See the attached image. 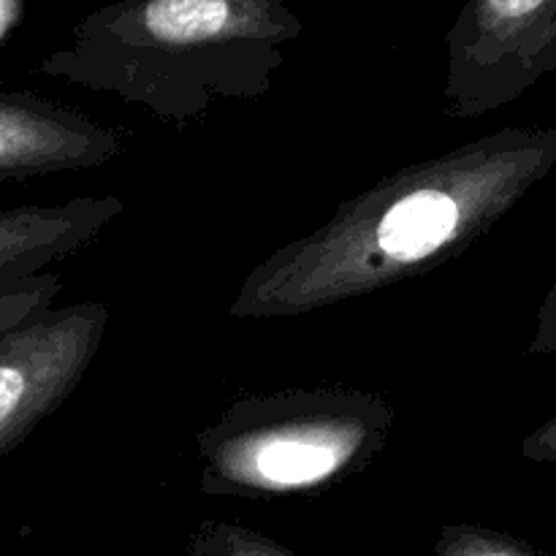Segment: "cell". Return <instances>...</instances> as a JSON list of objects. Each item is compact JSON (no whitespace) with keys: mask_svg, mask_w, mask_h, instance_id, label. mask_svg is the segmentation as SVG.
Wrapping results in <instances>:
<instances>
[{"mask_svg":"<svg viewBox=\"0 0 556 556\" xmlns=\"http://www.w3.org/2000/svg\"><path fill=\"white\" fill-rule=\"evenodd\" d=\"M556 166V123L503 128L386 174L233 293L237 320L299 318L438 269L486 237Z\"/></svg>","mask_w":556,"mask_h":556,"instance_id":"6da1fadb","label":"cell"},{"mask_svg":"<svg viewBox=\"0 0 556 556\" xmlns=\"http://www.w3.org/2000/svg\"><path fill=\"white\" fill-rule=\"evenodd\" d=\"M302 30L286 0H114L81 16L38 74L188 128L217 103L264 98Z\"/></svg>","mask_w":556,"mask_h":556,"instance_id":"7a4b0ae2","label":"cell"},{"mask_svg":"<svg viewBox=\"0 0 556 556\" xmlns=\"http://www.w3.org/2000/svg\"><path fill=\"white\" fill-rule=\"evenodd\" d=\"M394 421L383 394L353 386L237 396L195 434L199 489L244 500L320 492L367 470Z\"/></svg>","mask_w":556,"mask_h":556,"instance_id":"3957f363","label":"cell"},{"mask_svg":"<svg viewBox=\"0 0 556 556\" xmlns=\"http://www.w3.org/2000/svg\"><path fill=\"white\" fill-rule=\"evenodd\" d=\"M445 43L443 112H497L556 71V0H465Z\"/></svg>","mask_w":556,"mask_h":556,"instance_id":"277c9868","label":"cell"},{"mask_svg":"<svg viewBox=\"0 0 556 556\" xmlns=\"http://www.w3.org/2000/svg\"><path fill=\"white\" fill-rule=\"evenodd\" d=\"M106 302L43 309L0 340V459L79 386L109 329Z\"/></svg>","mask_w":556,"mask_h":556,"instance_id":"5b68a950","label":"cell"},{"mask_svg":"<svg viewBox=\"0 0 556 556\" xmlns=\"http://www.w3.org/2000/svg\"><path fill=\"white\" fill-rule=\"evenodd\" d=\"M130 141L123 128L36 92L0 90V182L106 166L130 150Z\"/></svg>","mask_w":556,"mask_h":556,"instance_id":"8992f818","label":"cell"},{"mask_svg":"<svg viewBox=\"0 0 556 556\" xmlns=\"http://www.w3.org/2000/svg\"><path fill=\"white\" fill-rule=\"evenodd\" d=\"M123 210L117 195H79L52 206L0 210V288L41 275L43 266L79 253Z\"/></svg>","mask_w":556,"mask_h":556,"instance_id":"52a82bcc","label":"cell"},{"mask_svg":"<svg viewBox=\"0 0 556 556\" xmlns=\"http://www.w3.org/2000/svg\"><path fill=\"white\" fill-rule=\"evenodd\" d=\"M188 556H296L261 532L242 525L206 519L190 535Z\"/></svg>","mask_w":556,"mask_h":556,"instance_id":"ba28073f","label":"cell"},{"mask_svg":"<svg viewBox=\"0 0 556 556\" xmlns=\"http://www.w3.org/2000/svg\"><path fill=\"white\" fill-rule=\"evenodd\" d=\"M432 556H541L525 541L476 525H445Z\"/></svg>","mask_w":556,"mask_h":556,"instance_id":"9c48e42d","label":"cell"},{"mask_svg":"<svg viewBox=\"0 0 556 556\" xmlns=\"http://www.w3.org/2000/svg\"><path fill=\"white\" fill-rule=\"evenodd\" d=\"M60 291H63V277L43 275V271L0 288V340L16 326L52 307Z\"/></svg>","mask_w":556,"mask_h":556,"instance_id":"30bf717a","label":"cell"},{"mask_svg":"<svg viewBox=\"0 0 556 556\" xmlns=\"http://www.w3.org/2000/svg\"><path fill=\"white\" fill-rule=\"evenodd\" d=\"M530 356H552L556 353V280L548 288L546 299L541 302L535 320V334H532L530 345H527Z\"/></svg>","mask_w":556,"mask_h":556,"instance_id":"8fae6325","label":"cell"},{"mask_svg":"<svg viewBox=\"0 0 556 556\" xmlns=\"http://www.w3.org/2000/svg\"><path fill=\"white\" fill-rule=\"evenodd\" d=\"M521 456L538 465H556V416L521 440Z\"/></svg>","mask_w":556,"mask_h":556,"instance_id":"7c38bea8","label":"cell"},{"mask_svg":"<svg viewBox=\"0 0 556 556\" xmlns=\"http://www.w3.org/2000/svg\"><path fill=\"white\" fill-rule=\"evenodd\" d=\"M5 25V0H0V30H3Z\"/></svg>","mask_w":556,"mask_h":556,"instance_id":"4fadbf2b","label":"cell"}]
</instances>
